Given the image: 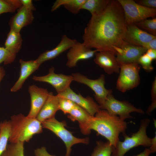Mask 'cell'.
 Instances as JSON below:
<instances>
[{"label":"cell","mask_w":156,"mask_h":156,"mask_svg":"<svg viewBox=\"0 0 156 156\" xmlns=\"http://www.w3.org/2000/svg\"><path fill=\"white\" fill-rule=\"evenodd\" d=\"M156 107V99L152 101V102L148 108L146 113L150 115L151 113Z\"/></svg>","instance_id":"obj_40"},{"label":"cell","mask_w":156,"mask_h":156,"mask_svg":"<svg viewBox=\"0 0 156 156\" xmlns=\"http://www.w3.org/2000/svg\"><path fill=\"white\" fill-rule=\"evenodd\" d=\"M145 53L152 60H156V49H147Z\"/></svg>","instance_id":"obj_38"},{"label":"cell","mask_w":156,"mask_h":156,"mask_svg":"<svg viewBox=\"0 0 156 156\" xmlns=\"http://www.w3.org/2000/svg\"><path fill=\"white\" fill-rule=\"evenodd\" d=\"M97 51L87 47L83 42H77L69 49L66 55L67 67H75L79 61L88 60L93 57Z\"/></svg>","instance_id":"obj_14"},{"label":"cell","mask_w":156,"mask_h":156,"mask_svg":"<svg viewBox=\"0 0 156 156\" xmlns=\"http://www.w3.org/2000/svg\"><path fill=\"white\" fill-rule=\"evenodd\" d=\"M10 143L28 142L33 136L42 132L41 122L36 118H30L22 114L14 115L9 120Z\"/></svg>","instance_id":"obj_3"},{"label":"cell","mask_w":156,"mask_h":156,"mask_svg":"<svg viewBox=\"0 0 156 156\" xmlns=\"http://www.w3.org/2000/svg\"><path fill=\"white\" fill-rule=\"evenodd\" d=\"M134 24L142 30L156 36V17L151 19H145Z\"/></svg>","instance_id":"obj_29"},{"label":"cell","mask_w":156,"mask_h":156,"mask_svg":"<svg viewBox=\"0 0 156 156\" xmlns=\"http://www.w3.org/2000/svg\"><path fill=\"white\" fill-rule=\"evenodd\" d=\"M155 38H156V36L142 30L133 24L127 25L123 40L131 44L143 47Z\"/></svg>","instance_id":"obj_16"},{"label":"cell","mask_w":156,"mask_h":156,"mask_svg":"<svg viewBox=\"0 0 156 156\" xmlns=\"http://www.w3.org/2000/svg\"><path fill=\"white\" fill-rule=\"evenodd\" d=\"M150 122V120L147 118L142 119L137 132L132 133L131 137L127 135L126 133L122 134L124 138V141H118L111 156H124L130 150L140 146L150 147L152 138L147 136L146 131Z\"/></svg>","instance_id":"obj_4"},{"label":"cell","mask_w":156,"mask_h":156,"mask_svg":"<svg viewBox=\"0 0 156 156\" xmlns=\"http://www.w3.org/2000/svg\"><path fill=\"white\" fill-rule=\"evenodd\" d=\"M59 96V110L62 111L65 114H68L76 104L69 99Z\"/></svg>","instance_id":"obj_30"},{"label":"cell","mask_w":156,"mask_h":156,"mask_svg":"<svg viewBox=\"0 0 156 156\" xmlns=\"http://www.w3.org/2000/svg\"><path fill=\"white\" fill-rule=\"evenodd\" d=\"M10 133L9 120L0 122V156L6 150Z\"/></svg>","instance_id":"obj_25"},{"label":"cell","mask_w":156,"mask_h":156,"mask_svg":"<svg viewBox=\"0 0 156 156\" xmlns=\"http://www.w3.org/2000/svg\"><path fill=\"white\" fill-rule=\"evenodd\" d=\"M94 62L109 75L119 73L120 64L115 54L108 51L97 52L95 54Z\"/></svg>","instance_id":"obj_15"},{"label":"cell","mask_w":156,"mask_h":156,"mask_svg":"<svg viewBox=\"0 0 156 156\" xmlns=\"http://www.w3.org/2000/svg\"><path fill=\"white\" fill-rule=\"evenodd\" d=\"M127 128V123L125 120L101 109L94 116L90 126L91 130L104 137L114 148L119 141V134L125 133Z\"/></svg>","instance_id":"obj_2"},{"label":"cell","mask_w":156,"mask_h":156,"mask_svg":"<svg viewBox=\"0 0 156 156\" xmlns=\"http://www.w3.org/2000/svg\"><path fill=\"white\" fill-rule=\"evenodd\" d=\"M134 1L138 4L145 7L156 8V0H137Z\"/></svg>","instance_id":"obj_33"},{"label":"cell","mask_w":156,"mask_h":156,"mask_svg":"<svg viewBox=\"0 0 156 156\" xmlns=\"http://www.w3.org/2000/svg\"><path fill=\"white\" fill-rule=\"evenodd\" d=\"M118 1L122 9L127 25L134 24L149 17H155L156 8L145 7L133 0Z\"/></svg>","instance_id":"obj_6"},{"label":"cell","mask_w":156,"mask_h":156,"mask_svg":"<svg viewBox=\"0 0 156 156\" xmlns=\"http://www.w3.org/2000/svg\"><path fill=\"white\" fill-rule=\"evenodd\" d=\"M22 42L20 33L10 29L5 43V48L11 53L16 55L21 48Z\"/></svg>","instance_id":"obj_22"},{"label":"cell","mask_w":156,"mask_h":156,"mask_svg":"<svg viewBox=\"0 0 156 156\" xmlns=\"http://www.w3.org/2000/svg\"><path fill=\"white\" fill-rule=\"evenodd\" d=\"M52 67L49 70L48 74L41 76H33L32 79L35 81L49 83L54 88L57 94H60L70 87L73 81L72 75L56 74Z\"/></svg>","instance_id":"obj_10"},{"label":"cell","mask_w":156,"mask_h":156,"mask_svg":"<svg viewBox=\"0 0 156 156\" xmlns=\"http://www.w3.org/2000/svg\"><path fill=\"white\" fill-rule=\"evenodd\" d=\"M110 0H86L81 10L89 11L92 16L101 13L105 9Z\"/></svg>","instance_id":"obj_24"},{"label":"cell","mask_w":156,"mask_h":156,"mask_svg":"<svg viewBox=\"0 0 156 156\" xmlns=\"http://www.w3.org/2000/svg\"><path fill=\"white\" fill-rule=\"evenodd\" d=\"M114 148L108 141H97L91 156H111Z\"/></svg>","instance_id":"obj_26"},{"label":"cell","mask_w":156,"mask_h":156,"mask_svg":"<svg viewBox=\"0 0 156 156\" xmlns=\"http://www.w3.org/2000/svg\"><path fill=\"white\" fill-rule=\"evenodd\" d=\"M156 134L155 132V135L152 138L151 144V146L149 148L151 153H154L156 151Z\"/></svg>","instance_id":"obj_39"},{"label":"cell","mask_w":156,"mask_h":156,"mask_svg":"<svg viewBox=\"0 0 156 156\" xmlns=\"http://www.w3.org/2000/svg\"><path fill=\"white\" fill-rule=\"evenodd\" d=\"M59 97L54 95L53 92H49L48 96L40 110L36 118L41 122L55 117L59 109Z\"/></svg>","instance_id":"obj_20"},{"label":"cell","mask_w":156,"mask_h":156,"mask_svg":"<svg viewBox=\"0 0 156 156\" xmlns=\"http://www.w3.org/2000/svg\"><path fill=\"white\" fill-rule=\"evenodd\" d=\"M16 56L10 53L5 47H0V64L3 62L5 65L11 64L14 61Z\"/></svg>","instance_id":"obj_31"},{"label":"cell","mask_w":156,"mask_h":156,"mask_svg":"<svg viewBox=\"0 0 156 156\" xmlns=\"http://www.w3.org/2000/svg\"><path fill=\"white\" fill-rule=\"evenodd\" d=\"M41 123L43 128L50 130L64 142L66 148L64 156H70L71 148L73 145L79 143L87 144L89 142L90 139L88 137L79 138L75 136L71 132L66 128V122L65 121H59L55 117L46 120Z\"/></svg>","instance_id":"obj_5"},{"label":"cell","mask_w":156,"mask_h":156,"mask_svg":"<svg viewBox=\"0 0 156 156\" xmlns=\"http://www.w3.org/2000/svg\"><path fill=\"white\" fill-rule=\"evenodd\" d=\"M152 61L145 53L139 57L138 63L146 71L150 72L152 71L154 69L152 64Z\"/></svg>","instance_id":"obj_32"},{"label":"cell","mask_w":156,"mask_h":156,"mask_svg":"<svg viewBox=\"0 0 156 156\" xmlns=\"http://www.w3.org/2000/svg\"><path fill=\"white\" fill-rule=\"evenodd\" d=\"M77 41L75 39H71L66 35H63L60 41L54 49L47 50L40 55L36 60L40 65L44 62L55 58L61 54L69 49Z\"/></svg>","instance_id":"obj_18"},{"label":"cell","mask_w":156,"mask_h":156,"mask_svg":"<svg viewBox=\"0 0 156 156\" xmlns=\"http://www.w3.org/2000/svg\"><path fill=\"white\" fill-rule=\"evenodd\" d=\"M68 114V118L71 120L78 122L83 134L88 135L90 133V126L94 116L77 104Z\"/></svg>","instance_id":"obj_17"},{"label":"cell","mask_w":156,"mask_h":156,"mask_svg":"<svg viewBox=\"0 0 156 156\" xmlns=\"http://www.w3.org/2000/svg\"><path fill=\"white\" fill-rule=\"evenodd\" d=\"M151 101L156 99V77L153 82L151 90Z\"/></svg>","instance_id":"obj_37"},{"label":"cell","mask_w":156,"mask_h":156,"mask_svg":"<svg viewBox=\"0 0 156 156\" xmlns=\"http://www.w3.org/2000/svg\"><path fill=\"white\" fill-rule=\"evenodd\" d=\"M19 62L21 65L19 77L11 88V92H16L20 89L26 80L31 74L38 70L40 66L36 60L25 61L21 59Z\"/></svg>","instance_id":"obj_21"},{"label":"cell","mask_w":156,"mask_h":156,"mask_svg":"<svg viewBox=\"0 0 156 156\" xmlns=\"http://www.w3.org/2000/svg\"><path fill=\"white\" fill-rule=\"evenodd\" d=\"M122 9L118 0H110L104 10L92 16L85 27L83 43L87 48L97 52L114 53L123 41L126 30Z\"/></svg>","instance_id":"obj_1"},{"label":"cell","mask_w":156,"mask_h":156,"mask_svg":"<svg viewBox=\"0 0 156 156\" xmlns=\"http://www.w3.org/2000/svg\"><path fill=\"white\" fill-rule=\"evenodd\" d=\"M28 92L31 98V107L27 116L30 118H36L46 101L49 92L46 89L35 85L29 86Z\"/></svg>","instance_id":"obj_13"},{"label":"cell","mask_w":156,"mask_h":156,"mask_svg":"<svg viewBox=\"0 0 156 156\" xmlns=\"http://www.w3.org/2000/svg\"><path fill=\"white\" fill-rule=\"evenodd\" d=\"M151 153L149 148H146L142 152L137 155L133 156H149Z\"/></svg>","instance_id":"obj_41"},{"label":"cell","mask_w":156,"mask_h":156,"mask_svg":"<svg viewBox=\"0 0 156 156\" xmlns=\"http://www.w3.org/2000/svg\"><path fill=\"white\" fill-rule=\"evenodd\" d=\"M22 6L20 0H0V15L5 13H13Z\"/></svg>","instance_id":"obj_28"},{"label":"cell","mask_w":156,"mask_h":156,"mask_svg":"<svg viewBox=\"0 0 156 156\" xmlns=\"http://www.w3.org/2000/svg\"><path fill=\"white\" fill-rule=\"evenodd\" d=\"M34 152L35 156H55L49 154L44 146L37 148L34 150Z\"/></svg>","instance_id":"obj_34"},{"label":"cell","mask_w":156,"mask_h":156,"mask_svg":"<svg viewBox=\"0 0 156 156\" xmlns=\"http://www.w3.org/2000/svg\"><path fill=\"white\" fill-rule=\"evenodd\" d=\"M5 74V70L3 68L0 66V83L3 79Z\"/></svg>","instance_id":"obj_42"},{"label":"cell","mask_w":156,"mask_h":156,"mask_svg":"<svg viewBox=\"0 0 156 156\" xmlns=\"http://www.w3.org/2000/svg\"><path fill=\"white\" fill-rule=\"evenodd\" d=\"M22 5L32 11L35 10L36 8L34 6L31 0H20Z\"/></svg>","instance_id":"obj_35"},{"label":"cell","mask_w":156,"mask_h":156,"mask_svg":"<svg viewBox=\"0 0 156 156\" xmlns=\"http://www.w3.org/2000/svg\"><path fill=\"white\" fill-rule=\"evenodd\" d=\"M117 60L120 64L137 63L139 57L147 50L144 48L134 45L124 41L119 47H115Z\"/></svg>","instance_id":"obj_11"},{"label":"cell","mask_w":156,"mask_h":156,"mask_svg":"<svg viewBox=\"0 0 156 156\" xmlns=\"http://www.w3.org/2000/svg\"><path fill=\"white\" fill-rule=\"evenodd\" d=\"M120 64L119 75L117 81L116 88L124 92L137 87L140 81V66L137 63Z\"/></svg>","instance_id":"obj_7"},{"label":"cell","mask_w":156,"mask_h":156,"mask_svg":"<svg viewBox=\"0 0 156 156\" xmlns=\"http://www.w3.org/2000/svg\"><path fill=\"white\" fill-rule=\"evenodd\" d=\"M86 0H57L53 3L51 11H55L61 6H63L72 13L77 14Z\"/></svg>","instance_id":"obj_23"},{"label":"cell","mask_w":156,"mask_h":156,"mask_svg":"<svg viewBox=\"0 0 156 156\" xmlns=\"http://www.w3.org/2000/svg\"><path fill=\"white\" fill-rule=\"evenodd\" d=\"M71 75L73 81L83 84L93 91L95 94L94 98L99 106L104 102L109 94L112 93L111 89H107L105 87V77L103 74L95 79H89L78 72L73 73Z\"/></svg>","instance_id":"obj_9"},{"label":"cell","mask_w":156,"mask_h":156,"mask_svg":"<svg viewBox=\"0 0 156 156\" xmlns=\"http://www.w3.org/2000/svg\"><path fill=\"white\" fill-rule=\"evenodd\" d=\"M17 12L10 20V29L20 33L23 27L32 23L34 19L32 11L22 5L17 9Z\"/></svg>","instance_id":"obj_19"},{"label":"cell","mask_w":156,"mask_h":156,"mask_svg":"<svg viewBox=\"0 0 156 156\" xmlns=\"http://www.w3.org/2000/svg\"><path fill=\"white\" fill-rule=\"evenodd\" d=\"M24 144L23 142H18L8 144L1 156H25Z\"/></svg>","instance_id":"obj_27"},{"label":"cell","mask_w":156,"mask_h":156,"mask_svg":"<svg viewBox=\"0 0 156 156\" xmlns=\"http://www.w3.org/2000/svg\"><path fill=\"white\" fill-rule=\"evenodd\" d=\"M147 50L148 49L156 50V38H155L145 44L142 47Z\"/></svg>","instance_id":"obj_36"},{"label":"cell","mask_w":156,"mask_h":156,"mask_svg":"<svg viewBox=\"0 0 156 156\" xmlns=\"http://www.w3.org/2000/svg\"><path fill=\"white\" fill-rule=\"evenodd\" d=\"M59 96L69 99L94 116L101 109L99 104L90 96L84 97L80 94L75 92L69 87L62 92L57 94Z\"/></svg>","instance_id":"obj_12"},{"label":"cell","mask_w":156,"mask_h":156,"mask_svg":"<svg viewBox=\"0 0 156 156\" xmlns=\"http://www.w3.org/2000/svg\"><path fill=\"white\" fill-rule=\"evenodd\" d=\"M112 94H109L104 102L99 106L101 109L106 110L110 114L117 116L124 120L132 118L130 115L131 112L144 113L142 109L136 107L128 101L117 100Z\"/></svg>","instance_id":"obj_8"}]
</instances>
